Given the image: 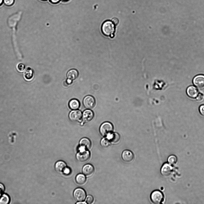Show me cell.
Masks as SVG:
<instances>
[{
    "instance_id": "44dd1931",
    "label": "cell",
    "mask_w": 204,
    "mask_h": 204,
    "mask_svg": "<svg viewBox=\"0 0 204 204\" xmlns=\"http://www.w3.org/2000/svg\"><path fill=\"white\" fill-rule=\"evenodd\" d=\"M10 200V197L7 194H3L0 195V204H7Z\"/></svg>"
},
{
    "instance_id": "d6a6232c",
    "label": "cell",
    "mask_w": 204,
    "mask_h": 204,
    "mask_svg": "<svg viewBox=\"0 0 204 204\" xmlns=\"http://www.w3.org/2000/svg\"><path fill=\"white\" fill-rule=\"evenodd\" d=\"M72 80L67 79L66 80V82L67 84L68 85H70L72 83Z\"/></svg>"
},
{
    "instance_id": "9c48e42d",
    "label": "cell",
    "mask_w": 204,
    "mask_h": 204,
    "mask_svg": "<svg viewBox=\"0 0 204 204\" xmlns=\"http://www.w3.org/2000/svg\"><path fill=\"white\" fill-rule=\"evenodd\" d=\"M194 85L198 88H202L204 86V75L199 74L195 76L193 79Z\"/></svg>"
},
{
    "instance_id": "ac0fdd59",
    "label": "cell",
    "mask_w": 204,
    "mask_h": 204,
    "mask_svg": "<svg viewBox=\"0 0 204 204\" xmlns=\"http://www.w3.org/2000/svg\"><path fill=\"white\" fill-rule=\"evenodd\" d=\"M76 183L79 185L84 184L86 181V179L84 175L80 174H77L75 178Z\"/></svg>"
},
{
    "instance_id": "1f68e13d",
    "label": "cell",
    "mask_w": 204,
    "mask_h": 204,
    "mask_svg": "<svg viewBox=\"0 0 204 204\" xmlns=\"http://www.w3.org/2000/svg\"><path fill=\"white\" fill-rule=\"evenodd\" d=\"M49 1L53 4H57L60 2L61 0H49Z\"/></svg>"
},
{
    "instance_id": "4316f807",
    "label": "cell",
    "mask_w": 204,
    "mask_h": 204,
    "mask_svg": "<svg viewBox=\"0 0 204 204\" xmlns=\"http://www.w3.org/2000/svg\"><path fill=\"white\" fill-rule=\"evenodd\" d=\"M71 172V169L66 167L63 171V173L65 175H68L70 174Z\"/></svg>"
},
{
    "instance_id": "f546056e",
    "label": "cell",
    "mask_w": 204,
    "mask_h": 204,
    "mask_svg": "<svg viewBox=\"0 0 204 204\" xmlns=\"http://www.w3.org/2000/svg\"><path fill=\"white\" fill-rule=\"evenodd\" d=\"M4 190V185L1 183H0V195L2 194Z\"/></svg>"
},
{
    "instance_id": "5bb4252c",
    "label": "cell",
    "mask_w": 204,
    "mask_h": 204,
    "mask_svg": "<svg viewBox=\"0 0 204 204\" xmlns=\"http://www.w3.org/2000/svg\"><path fill=\"white\" fill-rule=\"evenodd\" d=\"M55 168L57 171L59 173H62L66 167L65 162L62 161H57L55 165Z\"/></svg>"
},
{
    "instance_id": "e0dca14e",
    "label": "cell",
    "mask_w": 204,
    "mask_h": 204,
    "mask_svg": "<svg viewBox=\"0 0 204 204\" xmlns=\"http://www.w3.org/2000/svg\"><path fill=\"white\" fill-rule=\"evenodd\" d=\"M80 106L79 102L77 99H73L71 100L69 103L70 108L73 110H76L78 109Z\"/></svg>"
},
{
    "instance_id": "ba28073f",
    "label": "cell",
    "mask_w": 204,
    "mask_h": 204,
    "mask_svg": "<svg viewBox=\"0 0 204 204\" xmlns=\"http://www.w3.org/2000/svg\"><path fill=\"white\" fill-rule=\"evenodd\" d=\"M82 116L81 111L78 110H73L69 113L68 117L69 119L72 122H77L81 119Z\"/></svg>"
},
{
    "instance_id": "4dcf8cb0",
    "label": "cell",
    "mask_w": 204,
    "mask_h": 204,
    "mask_svg": "<svg viewBox=\"0 0 204 204\" xmlns=\"http://www.w3.org/2000/svg\"><path fill=\"white\" fill-rule=\"evenodd\" d=\"M112 22L115 25H117L119 23V20L118 19L116 18H113L112 20Z\"/></svg>"
},
{
    "instance_id": "9a60e30c",
    "label": "cell",
    "mask_w": 204,
    "mask_h": 204,
    "mask_svg": "<svg viewBox=\"0 0 204 204\" xmlns=\"http://www.w3.org/2000/svg\"><path fill=\"white\" fill-rule=\"evenodd\" d=\"M79 145L80 146L85 148L87 150L90 148L91 143L89 139L87 138H83L80 141Z\"/></svg>"
},
{
    "instance_id": "d6986e66",
    "label": "cell",
    "mask_w": 204,
    "mask_h": 204,
    "mask_svg": "<svg viewBox=\"0 0 204 204\" xmlns=\"http://www.w3.org/2000/svg\"><path fill=\"white\" fill-rule=\"evenodd\" d=\"M24 76L27 80H29L31 79L34 76L33 70L29 67L27 68L24 72Z\"/></svg>"
},
{
    "instance_id": "e575fe53",
    "label": "cell",
    "mask_w": 204,
    "mask_h": 204,
    "mask_svg": "<svg viewBox=\"0 0 204 204\" xmlns=\"http://www.w3.org/2000/svg\"><path fill=\"white\" fill-rule=\"evenodd\" d=\"M3 2V0H0V5H1Z\"/></svg>"
},
{
    "instance_id": "7a4b0ae2",
    "label": "cell",
    "mask_w": 204,
    "mask_h": 204,
    "mask_svg": "<svg viewBox=\"0 0 204 204\" xmlns=\"http://www.w3.org/2000/svg\"><path fill=\"white\" fill-rule=\"evenodd\" d=\"M150 199L153 203L159 204L164 200V195L161 191L159 190H155L151 193Z\"/></svg>"
},
{
    "instance_id": "f1b7e54d",
    "label": "cell",
    "mask_w": 204,
    "mask_h": 204,
    "mask_svg": "<svg viewBox=\"0 0 204 204\" xmlns=\"http://www.w3.org/2000/svg\"><path fill=\"white\" fill-rule=\"evenodd\" d=\"M199 111L201 114L204 116V104L201 105L200 106Z\"/></svg>"
},
{
    "instance_id": "603a6c76",
    "label": "cell",
    "mask_w": 204,
    "mask_h": 204,
    "mask_svg": "<svg viewBox=\"0 0 204 204\" xmlns=\"http://www.w3.org/2000/svg\"><path fill=\"white\" fill-rule=\"evenodd\" d=\"M111 141L110 139L107 138H103L101 141V145L102 147L104 148H107L111 145Z\"/></svg>"
},
{
    "instance_id": "ffe728a7",
    "label": "cell",
    "mask_w": 204,
    "mask_h": 204,
    "mask_svg": "<svg viewBox=\"0 0 204 204\" xmlns=\"http://www.w3.org/2000/svg\"><path fill=\"white\" fill-rule=\"evenodd\" d=\"M109 139L112 142L116 143L118 142L120 139V135L117 133H115L109 135Z\"/></svg>"
},
{
    "instance_id": "2e32d148",
    "label": "cell",
    "mask_w": 204,
    "mask_h": 204,
    "mask_svg": "<svg viewBox=\"0 0 204 204\" xmlns=\"http://www.w3.org/2000/svg\"><path fill=\"white\" fill-rule=\"evenodd\" d=\"M78 76V72L75 69H72L69 70L67 73V77L68 79L72 80L76 79Z\"/></svg>"
},
{
    "instance_id": "30bf717a",
    "label": "cell",
    "mask_w": 204,
    "mask_h": 204,
    "mask_svg": "<svg viewBox=\"0 0 204 204\" xmlns=\"http://www.w3.org/2000/svg\"><path fill=\"white\" fill-rule=\"evenodd\" d=\"M124 161L126 162H130L133 159L134 156L133 153L129 150H125L123 151L121 155Z\"/></svg>"
},
{
    "instance_id": "cb8c5ba5",
    "label": "cell",
    "mask_w": 204,
    "mask_h": 204,
    "mask_svg": "<svg viewBox=\"0 0 204 204\" xmlns=\"http://www.w3.org/2000/svg\"><path fill=\"white\" fill-rule=\"evenodd\" d=\"M94 199L93 197L91 195H88L86 200V204H91L93 203Z\"/></svg>"
},
{
    "instance_id": "8d00e7d4",
    "label": "cell",
    "mask_w": 204,
    "mask_h": 204,
    "mask_svg": "<svg viewBox=\"0 0 204 204\" xmlns=\"http://www.w3.org/2000/svg\"><path fill=\"white\" fill-rule=\"evenodd\" d=\"M41 0L43 1H47L48 0Z\"/></svg>"
},
{
    "instance_id": "4fadbf2b",
    "label": "cell",
    "mask_w": 204,
    "mask_h": 204,
    "mask_svg": "<svg viewBox=\"0 0 204 204\" xmlns=\"http://www.w3.org/2000/svg\"><path fill=\"white\" fill-rule=\"evenodd\" d=\"M94 168L92 165L87 164L84 165L82 169L83 174L86 176L91 175L93 173Z\"/></svg>"
},
{
    "instance_id": "6da1fadb",
    "label": "cell",
    "mask_w": 204,
    "mask_h": 204,
    "mask_svg": "<svg viewBox=\"0 0 204 204\" xmlns=\"http://www.w3.org/2000/svg\"><path fill=\"white\" fill-rule=\"evenodd\" d=\"M103 33L105 36L113 38L115 32V27L112 21L107 20L103 22L101 27Z\"/></svg>"
},
{
    "instance_id": "8fae6325",
    "label": "cell",
    "mask_w": 204,
    "mask_h": 204,
    "mask_svg": "<svg viewBox=\"0 0 204 204\" xmlns=\"http://www.w3.org/2000/svg\"><path fill=\"white\" fill-rule=\"evenodd\" d=\"M82 116L83 121L85 122H88L92 120L94 114L92 111L88 109L83 111Z\"/></svg>"
},
{
    "instance_id": "d4e9b609",
    "label": "cell",
    "mask_w": 204,
    "mask_h": 204,
    "mask_svg": "<svg viewBox=\"0 0 204 204\" xmlns=\"http://www.w3.org/2000/svg\"><path fill=\"white\" fill-rule=\"evenodd\" d=\"M25 68V65L22 63H20L17 65V69L19 71H22Z\"/></svg>"
},
{
    "instance_id": "5b68a950",
    "label": "cell",
    "mask_w": 204,
    "mask_h": 204,
    "mask_svg": "<svg viewBox=\"0 0 204 204\" xmlns=\"http://www.w3.org/2000/svg\"><path fill=\"white\" fill-rule=\"evenodd\" d=\"M73 195L74 199L78 202L83 201L86 197L85 191L80 188L76 189L74 191Z\"/></svg>"
},
{
    "instance_id": "83f0119b",
    "label": "cell",
    "mask_w": 204,
    "mask_h": 204,
    "mask_svg": "<svg viewBox=\"0 0 204 204\" xmlns=\"http://www.w3.org/2000/svg\"><path fill=\"white\" fill-rule=\"evenodd\" d=\"M203 95L201 93H199L197 96L196 99L198 101L200 102L203 100Z\"/></svg>"
},
{
    "instance_id": "8992f818",
    "label": "cell",
    "mask_w": 204,
    "mask_h": 204,
    "mask_svg": "<svg viewBox=\"0 0 204 204\" xmlns=\"http://www.w3.org/2000/svg\"><path fill=\"white\" fill-rule=\"evenodd\" d=\"M83 103L84 107L89 109H92L95 106V101L92 96L88 95L84 98Z\"/></svg>"
},
{
    "instance_id": "484cf974",
    "label": "cell",
    "mask_w": 204,
    "mask_h": 204,
    "mask_svg": "<svg viewBox=\"0 0 204 204\" xmlns=\"http://www.w3.org/2000/svg\"><path fill=\"white\" fill-rule=\"evenodd\" d=\"M14 0H3L4 4L7 6H10L14 3Z\"/></svg>"
},
{
    "instance_id": "277c9868",
    "label": "cell",
    "mask_w": 204,
    "mask_h": 204,
    "mask_svg": "<svg viewBox=\"0 0 204 204\" xmlns=\"http://www.w3.org/2000/svg\"><path fill=\"white\" fill-rule=\"evenodd\" d=\"M90 152L86 149L79 151L76 155V158L79 162H83L87 161L90 158Z\"/></svg>"
},
{
    "instance_id": "836d02e7",
    "label": "cell",
    "mask_w": 204,
    "mask_h": 204,
    "mask_svg": "<svg viewBox=\"0 0 204 204\" xmlns=\"http://www.w3.org/2000/svg\"><path fill=\"white\" fill-rule=\"evenodd\" d=\"M76 204H86V202H78V203H76Z\"/></svg>"
},
{
    "instance_id": "d590c367",
    "label": "cell",
    "mask_w": 204,
    "mask_h": 204,
    "mask_svg": "<svg viewBox=\"0 0 204 204\" xmlns=\"http://www.w3.org/2000/svg\"><path fill=\"white\" fill-rule=\"evenodd\" d=\"M62 0V1H63V2H66L68 1L69 0Z\"/></svg>"
},
{
    "instance_id": "3957f363",
    "label": "cell",
    "mask_w": 204,
    "mask_h": 204,
    "mask_svg": "<svg viewBox=\"0 0 204 204\" xmlns=\"http://www.w3.org/2000/svg\"><path fill=\"white\" fill-rule=\"evenodd\" d=\"M113 127L110 123L106 122L103 123L101 125L100 128V131L101 135L103 136L109 135L112 132Z\"/></svg>"
},
{
    "instance_id": "7402d4cb",
    "label": "cell",
    "mask_w": 204,
    "mask_h": 204,
    "mask_svg": "<svg viewBox=\"0 0 204 204\" xmlns=\"http://www.w3.org/2000/svg\"><path fill=\"white\" fill-rule=\"evenodd\" d=\"M168 163L171 166H174L177 163V158L175 155H171L168 157Z\"/></svg>"
},
{
    "instance_id": "7c38bea8",
    "label": "cell",
    "mask_w": 204,
    "mask_h": 204,
    "mask_svg": "<svg viewBox=\"0 0 204 204\" xmlns=\"http://www.w3.org/2000/svg\"><path fill=\"white\" fill-rule=\"evenodd\" d=\"M186 93L188 96L191 98L194 99L197 97L199 92L197 88L192 85L189 86L186 90Z\"/></svg>"
},
{
    "instance_id": "52a82bcc",
    "label": "cell",
    "mask_w": 204,
    "mask_h": 204,
    "mask_svg": "<svg viewBox=\"0 0 204 204\" xmlns=\"http://www.w3.org/2000/svg\"><path fill=\"white\" fill-rule=\"evenodd\" d=\"M173 171L172 166L168 163H164L162 166L161 169V174L164 177H169Z\"/></svg>"
}]
</instances>
